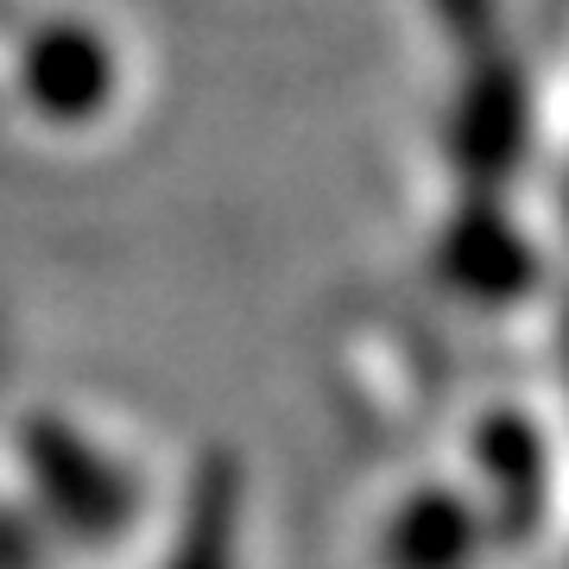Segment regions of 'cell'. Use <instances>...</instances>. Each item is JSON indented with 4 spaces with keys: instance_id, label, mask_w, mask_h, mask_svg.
I'll list each match as a JSON object with an SVG mask.
<instances>
[{
    "instance_id": "cell-2",
    "label": "cell",
    "mask_w": 569,
    "mask_h": 569,
    "mask_svg": "<svg viewBox=\"0 0 569 569\" xmlns=\"http://www.w3.org/2000/svg\"><path fill=\"white\" fill-rule=\"evenodd\" d=\"M20 449H26V468H32L39 493L51 500V512L70 519L77 531H114L133 512L127 481L63 418H26Z\"/></svg>"
},
{
    "instance_id": "cell-1",
    "label": "cell",
    "mask_w": 569,
    "mask_h": 569,
    "mask_svg": "<svg viewBox=\"0 0 569 569\" xmlns=\"http://www.w3.org/2000/svg\"><path fill=\"white\" fill-rule=\"evenodd\" d=\"M20 96L32 114L58 127L96 121L114 102V51H108V39L77 20L39 26L20 51Z\"/></svg>"
},
{
    "instance_id": "cell-3",
    "label": "cell",
    "mask_w": 569,
    "mask_h": 569,
    "mask_svg": "<svg viewBox=\"0 0 569 569\" xmlns=\"http://www.w3.org/2000/svg\"><path fill=\"white\" fill-rule=\"evenodd\" d=\"M234 526V468L209 462L190 493V519H183V545L171 569H222V545Z\"/></svg>"
},
{
    "instance_id": "cell-4",
    "label": "cell",
    "mask_w": 569,
    "mask_h": 569,
    "mask_svg": "<svg viewBox=\"0 0 569 569\" xmlns=\"http://www.w3.org/2000/svg\"><path fill=\"white\" fill-rule=\"evenodd\" d=\"M399 563L411 569H456L462 563V512L456 500H418V507L399 519Z\"/></svg>"
}]
</instances>
